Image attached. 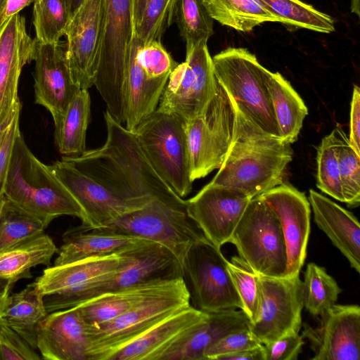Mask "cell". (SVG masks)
<instances>
[{
    "label": "cell",
    "mask_w": 360,
    "mask_h": 360,
    "mask_svg": "<svg viewBox=\"0 0 360 360\" xmlns=\"http://www.w3.org/2000/svg\"><path fill=\"white\" fill-rule=\"evenodd\" d=\"M107 139L99 148L62 158L118 197L146 205L153 199L186 207L158 175L142 151L135 134L105 111Z\"/></svg>",
    "instance_id": "6da1fadb"
},
{
    "label": "cell",
    "mask_w": 360,
    "mask_h": 360,
    "mask_svg": "<svg viewBox=\"0 0 360 360\" xmlns=\"http://www.w3.org/2000/svg\"><path fill=\"white\" fill-rule=\"evenodd\" d=\"M236 114L231 144L210 183L252 199L283 183L293 151L289 143L263 131L236 108Z\"/></svg>",
    "instance_id": "7a4b0ae2"
},
{
    "label": "cell",
    "mask_w": 360,
    "mask_h": 360,
    "mask_svg": "<svg viewBox=\"0 0 360 360\" xmlns=\"http://www.w3.org/2000/svg\"><path fill=\"white\" fill-rule=\"evenodd\" d=\"M4 197L40 219L46 227L68 215L85 220L84 212L48 165L31 152L20 131L13 147Z\"/></svg>",
    "instance_id": "3957f363"
},
{
    "label": "cell",
    "mask_w": 360,
    "mask_h": 360,
    "mask_svg": "<svg viewBox=\"0 0 360 360\" xmlns=\"http://www.w3.org/2000/svg\"><path fill=\"white\" fill-rule=\"evenodd\" d=\"M134 26L132 0H104L99 64L94 86L117 122H125L124 89Z\"/></svg>",
    "instance_id": "277c9868"
},
{
    "label": "cell",
    "mask_w": 360,
    "mask_h": 360,
    "mask_svg": "<svg viewBox=\"0 0 360 360\" xmlns=\"http://www.w3.org/2000/svg\"><path fill=\"white\" fill-rule=\"evenodd\" d=\"M212 62L217 82L236 108L263 131L281 138L266 84L269 70L245 48L229 47Z\"/></svg>",
    "instance_id": "5b68a950"
},
{
    "label": "cell",
    "mask_w": 360,
    "mask_h": 360,
    "mask_svg": "<svg viewBox=\"0 0 360 360\" xmlns=\"http://www.w3.org/2000/svg\"><path fill=\"white\" fill-rule=\"evenodd\" d=\"M185 126L179 117L156 109L134 132L153 169L181 198L193 184Z\"/></svg>",
    "instance_id": "8992f818"
},
{
    "label": "cell",
    "mask_w": 360,
    "mask_h": 360,
    "mask_svg": "<svg viewBox=\"0 0 360 360\" xmlns=\"http://www.w3.org/2000/svg\"><path fill=\"white\" fill-rule=\"evenodd\" d=\"M190 304L189 293L182 278L167 290L147 299L117 318L86 327L88 360H109L121 347Z\"/></svg>",
    "instance_id": "52a82bcc"
},
{
    "label": "cell",
    "mask_w": 360,
    "mask_h": 360,
    "mask_svg": "<svg viewBox=\"0 0 360 360\" xmlns=\"http://www.w3.org/2000/svg\"><path fill=\"white\" fill-rule=\"evenodd\" d=\"M91 229L160 243L171 250L181 264L191 245L206 238L188 216L186 206H177L157 199L122 215L106 226Z\"/></svg>",
    "instance_id": "ba28073f"
},
{
    "label": "cell",
    "mask_w": 360,
    "mask_h": 360,
    "mask_svg": "<svg viewBox=\"0 0 360 360\" xmlns=\"http://www.w3.org/2000/svg\"><path fill=\"white\" fill-rule=\"evenodd\" d=\"M229 243L257 274L285 276L287 253L282 229L274 212L259 195L250 200Z\"/></svg>",
    "instance_id": "9c48e42d"
},
{
    "label": "cell",
    "mask_w": 360,
    "mask_h": 360,
    "mask_svg": "<svg viewBox=\"0 0 360 360\" xmlns=\"http://www.w3.org/2000/svg\"><path fill=\"white\" fill-rule=\"evenodd\" d=\"M236 117L231 98L217 82L215 94L203 111L186 122L193 182L221 167L233 138Z\"/></svg>",
    "instance_id": "30bf717a"
},
{
    "label": "cell",
    "mask_w": 360,
    "mask_h": 360,
    "mask_svg": "<svg viewBox=\"0 0 360 360\" xmlns=\"http://www.w3.org/2000/svg\"><path fill=\"white\" fill-rule=\"evenodd\" d=\"M227 262L221 248L206 238L191 245L181 268L192 307L207 314L242 309Z\"/></svg>",
    "instance_id": "8fae6325"
},
{
    "label": "cell",
    "mask_w": 360,
    "mask_h": 360,
    "mask_svg": "<svg viewBox=\"0 0 360 360\" xmlns=\"http://www.w3.org/2000/svg\"><path fill=\"white\" fill-rule=\"evenodd\" d=\"M186 51L185 61L171 72L157 108L185 122L203 111L217 86L207 41H200Z\"/></svg>",
    "instance_id": "7c38bea8"
},
{
    "label": "cell",
    "mask_w": 360,
    "mask_h": 360,
    "mask_svg": "<svg viewBox=\"0 0 360 360\" xmlns=\"http://www.w3.org/2000/svg\"><path fill=\"white\" fill-rule=\"evenodd\" d=\"M128 252L53 265L44 269L34 283L44 296L48 314L72 307L77 297L91 285L117 273L128 261Z\"/></svg>",
    "instance_id": "4fadbf2b"
},
{
    "label": "cell",
    "mask_w": 360,
    "mask_h": 360,
    "mask_svg": "<svg viewBox=\"0 0 360 360\" xmlns=\"http://www.w3.org/2000/svg\"><path fill=\"white\" fill-rule=\"evenodd\" d=\"M259 308L249 329L262 345L283 336L299 333L303 309L300 276L266 277L258 275Z\"/></svg>",
    "instance_id": "5bb4252c"
},
{
    "label": "cell",
    "mask_w": 360,
    "mask_h": 360,
    "mask_svg": "<svg viewBox=\"0 0 360 360\" xmlns=\"http://www.w3.org/2000/svg\"><path fill=\"white\" fill-rule=\"evenodd\" d=\"M128 254V261L117 273L81 293L74 307L106 292L183 278L178 258L160 243L148 241L129 250Z\"/></svg>",
    "instance_id": "9a60e30c"
},
{
    "label": "cell",
    "mask_w": 360,
    "mask_h": 360,
    "mask_svg": "<svg viewBox=\"0 0 360 360\" xmlns=\"http://www.w3.org/2000/svg\"><path fill=\"white\" fill-rule=\"evenodd\" d=\"M104 0H83L65 32L66 56L74 83L80 89L94 86L99 64Z\"/></svg>",
    "instance_id": "2e32d148"
},
{
    "label": "cell",
    "mask_w": 360,
    "mask_h": 360,
    "mask_svg": "<svg viewBox=\"0 0 360 360\" xmlns=\"http://www.w3.org/2000/svg\"><path fill=\"white\" fill-rule=\"evenodd\" d=\"M319 324L302 325V336L309 340L311 360H359L360 307L335 304L320 315Z\"/></svg>",
    "instance_id": "e0dca14e"
},
{
    "label": "cell",
    "mask_w": 360,
    "mask_h": 360,
    "mask_svg": "<svg viewBox=\"0 0 360 360\" xmlns=\"http://www.w3.org/2000/svg\"><path fill=\"white\" fill-rule=\"evenodd\" d=\"M280 223L287 253L285 277L300 276L307 257L310 234L311 208L305 194L281 184L261 194Z\"/></svg>",
    "instance_id": "ac0fdd59"
},
{
    "label": "cell",
    "mask_w": 360,
    "mask_h": 360,
    "mask_svg": "<svg viewBox=\"0 0 360 360\" xmlns=\"http://www.w3.org/2000/svg\"><path fill=\"white\" fill-rule=\"evenodd\" d=\"M250 200L236 190L210 182L186 200V211L207 239L221 248L229 243Z\"/></svg>",
    "instance_id": "d6986e66"
},
{
    "label": "cell",
    "mask_w": 360,
    "mask_h": 360,
    "mask_svg": "<svg viewBox=\"0 0 360 360\" xmlns=\"http://www.w3.org/2000/svg\"><path fill=\"white\" fill-rule=\"evenodd\" d=\"M49 167L82 207L86 228L106 226L146 205L118 197L63 158Z\"/></svg>",
    "instance_id": "ffe728a7"
},
{
    "label": "cell",
    "mask_w": 360,
    "mask_h": 360,
    "mask_svg": "<svg viewBox=\"0 0 360 360\" xmlns=\"http://www.w3.org/2000/svg\"><path fill=\"white\" fill-rule=\"evenodd\" d=\"M34 46L35 39L27 33L25 19L19 13L0 30V129H5L21 110L19 78L22 68L33 60Z\"/></svg>",
    "instance_id": "44dd1931"
},
{
    "label": "cell",
    "mask_w": 360,
    "mask_h": 360,
    "mask_svg": "<svg viewBox=\"0 0 360 360\" xmlns=\"http://www.w3.org/2000/svg\"><path fill=\"white\" fill-rule=\"evenodd\" d=\"M34 89L35 103L49 111L54 124L80 89L73 82L66 56V44L42 43L35 39Z\"/></svg>",
    "instance_id": "7402d4cb"
},
{
    "label": "cell",
    "mask_w": 360,
    "mask_h": 360,
    "mask_svg": "<svg viewBox=\"0 0 360 360\" xmlns=\"http://www.w3.org/2000/svg\"><path fill=\"white\" fill-rule=\"evenodd\" d=\"M37 331V347L42 359L88 360L86 326L75 307L49 313Z\"/></svg>",
    "instance_id": "603a6c76"
},
{
    "label": "cell",
    "mask_w": 360,
    "mask_h": 360,
    "mask_svg": "<svg viewBox=\"0 0 360 360\" xmlns=\"http://www.w3.org/2000/svg\"><path fill=\"white\" fill-rule=\"evenodd\" d=\"M250 319L242 309L209 313L202 322L176 339L159 360H205V350L216 341L233 332L249 328Z\"/></svg>",
    "instance_id": "cb8c5ba5"
},
{
    "label": "cell",
    "mask_w": 360,
    "mask_h": 360,
    "mask_svg": "<svg viewBox=\"0 0 360 360\" xmlns=\"http://www.w3.org/2000/svg\"><path fill=\"white\" fill-rule=\"evenodd\" d=\"M208 314L191 304L184 307L125 345L109 360H159L163 352L182 334L202 322Z\"/></svg>",
    "instance_id": "d4e9b609"
},
{
    "label": "cell",
    "mask_w": 360,
    "mask_h": 360,
    "mask_svg": "<svg viewBox=\"0 0 360 360\" xmlns=\"http://www.w3.org/2000/svg\"><path fill=\"white\" fill-rule=\"evenodd\" d=\"M308 200L317 226L359 273L360 225L357 218L313 189L309 190Z\"/></svg>",
    "instance_id": "484cf974"
},
{
    "label": "cell",
    "mask_w": 360,
    "mask_h": 360,
    "mask_svg": "<svg viewBox=\"0 0 360 360\" xmlns=\"http://www.w3.org/2000/svg\"><path fill=\"white\" fill-rule=\"evenodd\" d=\"M63 244L53 265H62L88 258L120 255L148 240L128 236L101 232L82 224L67 230Z\"/></svg>",
    "instance_id": "4316f807"
},
{
    "label": "cell",
    "mask_w": 360,
    "mask_h": 360,
    "mask_svg": "<svg viewBox=\"0 0 360 360\" xmlns=\"http://www.w3.org/2000/svg\"><path fill=\"white\" fill-rule=\"evenodd\" d=\"M179 279L106 292L75 307L86 327L95 326L110 321L147 299L164 292Z\"/></svg>",
    "instance_id": "83f0119b"
},
{
    "label": "cell",
    "mask_w": 360,
    "mask_h": 360,
    "mask_svg": "<svg viewBox=\"0 0 360 360\" xmlns=\"http://www.w3.org/2000/svg\"><path fill=\"white\" fill-rule=\"evenodd\" d=\"M48 314L44 296L34 282L24 290L8 295L0 323L13 329L36 349L37 327Z\"/></svg>",
    "instance_id": "f1b7e54d"
},
{
    "label": "cell",
    "mask_w": 360,
    "mask_h": 360,
    "mask_svg": "<svg viewBox=\"0 0 360 360\" xmlns=\"http://www.w3.org/2000/svg\"><path fill=\"white\" fill-rule=\"evenodd\" d=\"M266 84L281 138L291 144L297 139L308 109L300 96L279 72L269 71Z\"/></svg>",
    "instance_id": "f546056e"
},
{
    "label": "cell",
    "mask_w": 360,
    "mask_h": 360,
    "mask_svg": "<svg viewBox=\"0 0 360 360\" xmlns=\"http://www.w3.org/2000/svg\"><path fill=\"white\" fill-rule=\"evenodd\" d=\"M50 236L42 233L0 253V278L16 282L32 277L30 269L38 265L51 264L58 252Z\"/></svg>",
    "instance_id": "4dcf8cb0"
},
{
    "label": "cell",
    "mask_w": 360,
    "mask_h": 360,
    "mask_svg": "<svg viewBox=\"0 0 360 360\" xmlns=\"http://www.w3.org/2000/svg\"><path fill=\"white\" fill-rule=\"evenodd\" d=\"M91 113L88 89H79L55 125V141L65 157H76L86 150V135Z\"/></svg>",
    "instance_id": "1f68e13d"
},
{
    "label": "cell",
    "mask_w": 360,
    "mask_h": 360,
    "mask_svg": "<svg viewBox=\"0 0 360 360\" xmlns=\"http://www.w3.org/2000/svg\"><path fill=\"white\" fill-rule=\"evenodd\" d=\"M210 16L222 25L249 32L264 22H279L259 0H202Z\"/></svg>",
    "instance_id": "d6a6232c"
},
{
    "label": "cell",
    "mask_w": 360,
    "mask_h": 360,
    "mask_svg": "<svg viewBox=\"0 0 360 360\" xmlns=\"http://www.w3.org/2000/svg\"><path fill=\"white\" fill-rule=\"evenodd\" d=\"M280 23L329 34L335 31L334 19L300 0H259Z\"/></svg>",
    "instance_id": "836d02e7"
},
{
    "label": "cell",
    "mask_w": 360,
    "mask_h": 360,
    "mask_svg": "<svg viewBox=\"0 0 360 360\" xmlns=\"http://www.w3.org/2000/svg\"><path fill=\"white\" fill-rule=\"evenodd\" d=\"M342 289L325 268L310 262L307 265L302 281L303 307L313 316L336 304Z\"/></svg>",
    "instance_id": "e575fe53"
},
{
    "label": "cell",
    "mask_w": 360,
    "mask_h": 360,
    "mask_svg": "<svg viewBox=\"0 0 360 360\" xmlns=\"http://www.w3.org/2000/svg\"><path fill=\"white\" fill-rule=\"evenodd\" d=\"M46 226L4 196L0 212V253L44 233Z\"/></svg>",
    "instance_id": "d590c367"
},
{
    "label": "cell",
    "mask_w": 360,
    "mask_h": 360,
    "mask_svg": "<svg viewBox=\"0 0 360 360\" xmlns=\"http://www.w3.org/2000/svg\"><path fill=\"white\" fill-rule=\"evenodd\" d=\"M33 3L35 39L42 43L59 41L72 15L68 0H34Z\"/></svg>",
    "instance_id": "8d00e7d4"
},
{
    "label": "cell",
    "mask_w": 360,
    "mask_h": 360,
    "mask_svg": "<svg viewBox=\"0 0 360 360\" xmlns=\"http://www.w3.org/2000/svg\"><path fill=\"white\" fill-rule=\"evenodd\" d=\"M174 21L186 42V48L200 41H208L214 34V20L210 16L202 0H177Z\"/></svg>",
    "instance_id": "74e56055"
},
{
    "label": "cell",
    "mask_w": 360,
    "mask_h": 360,
    "mask_svg": "<svg viewBox=\"0 0 360 360\" xmlns=\"http://www.w3.org/2000/svg\"><path fill=\"white\" fill-rule=\"evenodd\" d=\"M334 130L345 203L349 207H356L360 202V156L350 145L345 131L340 128Z\"/></svg>",
    "instance_id": "f35d334b"
},
{
    "label": "cell",
    "mask_w": 360,
    "mask_h": 360,
    "mask_svg": "<svg viewBox=\"0 0 360 360\" xmlns=\"http://www.w3.org/2000/svg\"><path fill=\"white\" fill-rule=\"evenodd\" d=\"M317 187L334 199L345 202L336 154L333 130L321 140L317 148Z\"/></svg>",
    "instance_id": "ab89813d"
},
{
    "label": "cell",
    "mask_w": 360,
    "mask_h": 360,
    "mask_svg": "<svg viewBox=\"0 0 360 360\" xmlns=\"http://www.w3.org/2000/svg\"><path fill=\"white\" fill-rule=\"evenodd\" d=\"M227 267L240 300L242 310L252 323L258 316L259 308L258 274L238 256L228 260Z\"/></svg>",
    "instance_id": "60d3db41"
},
{
    "label": "cell",
    "mask_w": 360,
    "mask_h": 360,
    "mask_svg": "<svg viewBox=\"0 0 360 360\" xmlns=\"http://www.w3.org/2000/svg\"><path fill=\"white\" fill-rule=\"evenodd\" d=\"M176 1L147 0L142 20L134 33L142 45L155 40L160 41L174 21Z\"/></svg>",
    "instance_id": "b9f144b4"
},
{
    "label": "cell",
    "mask_w": 360,
    "mask_h": 360,
    "mask_svg": "<svg viewBox=\"0 0 360 360\" xmlns=\"http://www.w3.org/2000/svg\"><path fill=\"white\" fill-rule=\"evenodd\" d=\"M136 56L146 75L152 79L169 77L177 65L159 40L145 45L138 41Z\"/></svg>",
    "instance_id": "7bdbcfd3"
},
{
    "label": "cell",
    "mask_w": 360,
    "mask_h": 360,
    "mask_svg": "<svg viewBox=\"0 0 360 360\" xmlns=\"http://www.w3.org/2000/svg\"><path fill=\"white\" fill-rule=\"evenodd\" d=\"M262 345L249 328L229 333L211 345L205 352V360H220L223 356Z\"/></svg>",
    "instance_id": "ee69618b"
},
{
    "label": "cell",
    "mask_w": 360,
    "mask_h": 360,
    "mask_svg": "<svg viewBox=\"0 0 360 360\" xmlns=\"http://www.w3.org/2000/svg\"><path fill=\"white\" fill-rule=\"evenodd\" d=\"M0 356L4 360H39L35 349L15 331L0 323Z\"/></svg>",
    "instance_id": "f6af8a7d"
},
{
    "label": "cell",
    "mask_w": 360,
    "mask_h": 360,
    "mask_svg": "<svg viewBox=\"0 0 360 360\" xmlns=\"http://www.w3.org/2000/svg\"><path fill=\"white\" fill-rule=\"evenodd\" d=\"M304 345L299 333L283 336L272 342L263 345L265 360H297Z\"/></svg>",
    "instance_id": "bcb514c9"
},
{
    "label": "cell",
    "mask_w": 360,
    "mask_h": 360,
    "mask_svg": "<svg viewBox=\"0 0 360 360\" xmlns=\"http://www.w3.org/2000/svg\"><path fill=\"white\" fill-rule=\"evenodd\" d=\"M20 112V110L15 113L12 120L4 129L0 137V202L4 196V187L14 142L20 131L19 127Z\"/></svg>",
    "instance_id": "7dc6e473"
},
{
    "label": "cell",
    "mask_w": 360,
    "mask_h": 360,
    "mask_svg": "<svg viewBox=\"0 0 360 360\" xmlns=\"http://www.w3.org/2000/svg\"><path fill=\"white\" fill-rule=\"evenodd\" d=\"M349 141L356 153L360 156V89L354 85L350 108Z\"/></svg>",
    "instance_id": "c3c4849f"
},
{
    "label": "cell",
    "mask_w": 360,
    "mask_h": 360,
    "mask_svg": "<svg viewBox=\"0 0 360 360\" xmlns=\"http://www.w3.org/2000/svg\"><path fill=\"white\" fill-rule=\"evenodd\" d=\"M220 360H265L264 345L226 355Z\"/></svg>",
    "instance_id": "681fc988"
},
{
    "label": "cell",
    "mask_w": 360,
    "mask_h": 360,
    "mask_svg": "<svg viewBox=\"0 0 360 360\" xmlns=\"http://www.w3.org/2000/svg\"><path fill=\"white\" fill-rule=\"evenodd\" d=\"M34 1V0H6L3 12L4 22Z\"/></svg>",
    "instance_id": "f907efd6"
},
{
    "label": "cell",
    "mask_w": 360,
    "mask_h": 360,
    "mask_svg": "<svg viewBox=\"0 0 360 360\" xmlns=\"http://www.w3.org/2000/svg\"><path fill=\"white\" fill-rule=\"evenodd\" d=\"M146 2L147 0H132V13L134 33L136 29L140 25L142 20Z\"/></svg>",
    "instance_id": "816d5d0a"
},
{
    "label": "cell",
    "mask_w": 360,
    "mask_h": 360,
    "mask_svg": "<svg viewBox=\"0 0 360 360\" xmlns=\"http://www.w3.org/2000/svg\"><path fill=\"white\" fill-rule=\"evenodd\" d=\"M14 283L10 280L0 278V296L8 294Z\"/></svg>",
    "instance_id": "f5cc1de1"
},
{
    "label": "cell",
    "mask_w": 360,
    "mask_h": 360,
    "mask_svg": "<svg viewBox=\"0 0 360 360\" xmlns=\"http://www.w3.org/2000/svg\"><path fill=\"white\" fill-rule=\"evenodd\" d=\"M359 0H351V12L356 14L358 17L360 15Z\"/></svg>",
    "instance_id": "db71d44e"
},
{
    "label": "cell",
    "mask_w": 360,
    "mask_h": 360,
    "mask_svg": "<svg viewBox=\"0 0 360 360\" xmlns=\"http://www.w3.org/2000/svg\"><path fill=\"white\" fill-rule=\"evenodd\" d=\"M6 0H0V30L4 25V20H3V12L5 6Z\"/></svg>",
    "instance_id": "11a10c76"
},
{
    "label": "cell",
    "mask_w": 360,
    "mask_h": 360,
    "mask_svg": "<svg viewBox=\"0 0 360 360\" xmlns=\"http://www.w3.org/2000/svg\"><path fill=\"white\" fill-rule=\"evenodd\" d=\"M82 1L83 0H68L72 13L79 7Z\"/></svg>",
    "instance_id": "9f6ffc18"
},
{
    "label": "cell",
    "mask_w": 360,
    "mask_h": 360,
    "mask_svg": "<svg viewBox=\"0 0 360 360\" xmlns=\"http://www.w3.org/2000/svg\"><path fill=\"white\" fill-rule=\"evenodd\" d=\"M8 295H9V293L0 296V316L3 311V309L5 306L6 301V299H7V297Z\"/></svg>",
    "instance_id": "6f0895ef"
},
{
    "label": "cell",
    "mask_w": 360,
    "mask_h": 360,
    "mask_svg": "<svg viewBox=\"0 0 360 360\" xmlns=\"http://www.w3.org/2000/svg\"><path fill=\"white\" fill-rule=\"evenodd\" d=\"M3 199H4V198H3ZM3 199H2V200L0 202V212H1V207H2V205H3Z\"/></svg>",
    "instance_id": "680465c9"
},
{
    "label": "cell",
    "mask_w": 360,
    "mask_h": 360,
    "mask_svg": "<svg viewBox=\"0 0 360 360\" xmlns=\"http://www.w3.org/2000/svg\"><path fill=\"white\" fill-rule=\"evenodd\" d=\"M4 129H0V137H1V134H2V133H3Z\"/></svg>",
    "instance_id": "91938a15"
}]
</instances>
